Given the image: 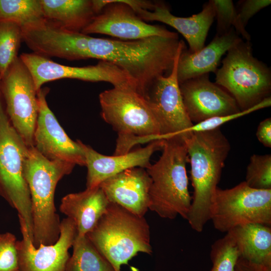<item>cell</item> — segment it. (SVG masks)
I'll use <instances>...</instances> for the list:
<instances>
[{
  "mask_svg": "<svg viewBox=\"0 0 271 271\" xmlns=\"http://www.w3.org/2000/svg\"><path fill=\"white\" fill-rule=\"evenodd\" d=\"M210 256L212 265L209 271H234L239 255L234 241L226 233L212 244Z\"/></svg>",
  "mask_w": 271,
  "mask_h": 271,
  "instance_id": "27",
  "label": "cell"
},
{
  "mask_svg": "<svg viewBox=\"0 0 271 271\" xmlns=\"http://www.w3.org/2000/svg\"><path fill=\"white\" fill-rule=\"evenodd\" d=\"M45 20L69 31L81 32L96 15L92 0H40Z\"/></svg>",
  "mask_w": 271,
  "mask_h": 271,
  "instance_id": "22",
  "label": "cell"
},
{
  "mask_svg": "<svg viewBox=\"0 0 271 271\" xmlns=\"http://www.w3.org/2000/svg\"><path fill=\"white\" fill-rule=\"evenodd\" d=\"M65 271H116L87 236L77 235Z\"/></svg>",
  "mask_w": 271,
  "mask_h": 271,
  "instance_id": "23",
  "label": "cell"
},
{
  "mask_svg": "<svg viewBox=\"0 0 271 271\" xmlns=\"http://www.w3.org/2000/svg\"><path fill=\"white\" fill-rule=\"evenodd\" d=\"M212 1L217 20L216 34H225L233 27L238 35H241L245 41H250V36L241 24L232 1Z\"/></svg>",
  "mask_w": 271,
  "mask_h": 271,
  "instance_id": "26",
  "label": "cell"
},
{
  "mask_svg": "<svg viewBox=\"0 0 271 271\" xmlns=\"http://www.w3.org/2000/svg\"><path fill=\"white\" fill-rule=\"evenodd\" d=\"M20 58L30 72L37 92L44 83L64 78L106 82L114 87L137 92L134 82L128 74L107 61L99 60L95 65L76 67L61 65L34 53H23Z\"/></svg>",
  "mask_w": 271,
  "mask_h": 271,
  "instance_id": "10",
  "label": "cell"
},
{
  "mask_svg": "<svg viewBox=\"0 0 271 271\" xmlns=\"http://www.w3.org/2000/svg\"><path fill=\"white\" fill-rule=\"evenodd\" d=\"M242 40L232 27L225 34H216L208 45L197 53L190 52L185 45L178 61L179 83L210 72L215 73L222 56Z\"/></svg>",
  "mask_w": 271,
  "mask_h": 271,
  "instance_id": "19",
  "label": "cell"
},
{
  "mask_svg": "<svg viewBox=\"0 0 271 271\" xmlns=\"http://www.w3.org/2000/svg\"><path fill=\"white\" fill-rule=\"evenodd\" d=\"M101 116L117 133L114 155L139 144L160 140L159 125L146 100L136 91L114 87L100 93Z\"/></svg>",
  "mask_w": 271,
  "mask_h": 271,
  "instance_id": "5",
  "label": "cell"
},
{
  "mask_svg": "<svg viewBox=\"0 0 271 271\" xmlns=\"http://www.w3.org/2000/svg\"><path fill=\"white\" fill-rule=\"evenodd\" d=\"M28 149L9 119L0 90V196L24 220L32 241L31 199L24 174Z\"/></svg>",
  "mask_w": 271,
  "mask_h": 271,
  "instance_id": "7",
  "label": "cell"
},
{
  "mask_svg": "<svg viewBox=\"0 0 271 271\" xmlns=\"http://www.w3.org/2000/svg\"><path fill=\"white\" fill-rule=\"evenodd\" d=\"M144 21H158L178 31L187 41L191 53H197L204 47L209 30L215 16L212 1L205 3L201 12L189 17L173 15L164 3H155L152 11L132 8Z\"/></svg>",
  "mask_w": 271,
  "mask_h": 271,
  "instance_id": "18",
  "label": "cell"
},
{
  "mask_svg": "<svg viewBox=\"0 0 271 271\" xmlns=\"http://www.w3.org/2000/svg\"><path fill=\"white\" fill-rule=\"evenodd\" d=\"M0 90L11 124L29 147L34 146L38 112L37 91L30 72L20 57L0 79Z\"/></svg>",
  "mask_w": 271,
  "mask_h": 271,
  "instance_id": "9",
  "label": "cell"
},
{
  "mask_svg": "<svg viewBox=\"0 0 271 271\" xmlns=\"http://www.w3.org/2000/svg\"><path fill=\"white\" fill-rule=\"evenodd\" d=\"M162 155L146 170L151 179L149 209L163 218L178 215L187 220L192 203L188 189L185 141L173 138L163 140Z\"/></svg>",
  "mask_w": 271,
  "mask_h": 271,
  "instance_id": "3",
  "label": "cell"
},
{
  "mask_svg": "<svg viewBox=\"0 0 271 271\" xmlns=\"http://www.w3.org/2000/svg\"><path fill=\"white\" fill-rule=\"evenodd\" d=\"M47 87L37 92L38 112L34 133V147L44 157L51 161L60 160L75 165L85 166L82 142L69 138L49 107L46 96Z\"/></svg>",
  "mask_w": 271,
  "mask_h": 271,
  "instance_id": "13",
  "label": "cell"
},
{
  "mask_svg": "<svg viewBox=\"0 0 271 271\" xmlns=\"http://www.w3.org/2000/svg\"><path fill=\"white\" fill-rule=\"evenodd\" d=\"M86 236L116 271H121V266L128 265L139 252H153L145 217L111 202Z\"/></svg>",
  "mask_w": 271,
  "mask_h": 271,
  "instance_id": "4",
  "label": "cell"
},
{
  "mask_svg": "<svg viewBox=\"0 0 271 271\" xmlns=\"http://www.w3.org/2000/svg\"><path fill=\"white\" fill-rule=\"evenodd\" d=\"M22 40L21 26L10 21H0V79L18 57Z\"/></svg>",
  "mask_w": 271,
  "mask_h": 271,
  "instance_id": "25",
  "label": "cell"
},
{
  "mask_svg": "<svg viewBox=\"0 0 271 271\" xmlns=\"http://www.w3.org/2000/svg\"><path fill=\"white\" fill-rule=\"evenodd\" d=\"M23 238L17 240L20 271H65L69 249L77 235L74 223L69 218L61 221L60 234L53 244L34 247L24 220L19 218Z\"/></svg>",
  "mask_w": 271,
  "mask_h": 271,
  "instance_id": "14",
  "label": "cell"
},
{
  "mask_svg": "<svg viewBox=\"0 0 271 271\" xmlns=\"http://www.w3.org/2000/svg\"><path fill=\"white\" fill-rule=\"evenodd\" d=\"M75 165L47 159L34 146L29 147L24 174L31 199L33 244L51 245L59 239L60 223L55 206L54 195L58 182L71 173Z\"/></svg>",
  "mask_w": 271,
  "mask_h": 271,
  "instance_id": "2",
  "label": "cell"
},
{
  "mask_svg": "<svg viewBox=\"0 0 271 271\" xmlns=\"http://www.w3.org/2000/svg\"><path fill=\"white\" fill-rule=\"evenodd\" d=\"M44 19L40 0H0V21L22 27Z\"/></svg>",
  "mask_w": 271,
  "mask_h": 271,
  "instance_id": "24",
  "label": "cell"
},
{
  "mask_svg": "<svg viewBox=\"0 0 271 271\" xmlns=\"http://www.w3.org/2000/svg\"><path fill=\"white\" fill-rule=\"evenodd\" d=\"M179 86L185 108L193 124L241 111L229 93L210 80L209 74L187 80L179 83Z\"/></svg>",
  "mask_w": 271,
  "mask_h": 271,
  "instance_id": "15",
  "label": "cell"
},
{
  "mask_svg": "<svg viewBox=\"0 0 271 271\" xmlns=\"http://www.w3.org/2000/svg\"><path fill=\"white\" fill-rule=\"evenodd\" d=\"M215 72V83L224 89L244 110L270 97V68L253 56L250 41L230 48Z\"/></svg>",
  "mask_w": 271,
  "mask_h": 271,
  "instance_id": "6",
  "label": "cell"
},
{
  "mask_svg": "<svg viewBox=\"0 0 271 271\" xmlns=\"http://www.w3.org/2000/svg\"><path fill=\"white\" fill-rule=\"evenodd\" d=\"M245 183L260 190L271 189V155H252L247 167Z\"/></svg>",
  "mask_w": 271,
  "mask_h": 271,
  "instance_id": "28",
  "label": "cell"
},
{
  "mask_svg": "<svg viewBox=\"0 0 271 271\" xmlns=\"http://www.w3.org/2000/svg\"><path fill=\"white\" fill-rule=\"evenodd\" d=\"M110 202L98 186L66 195L61 200L60 211L71 219L77 236H85L94 227Z\"/></svg>",
  "mask_w": 271,
  "mask_h": 271,
  "instance_id": "20",
  "label": "cell"
},
{
  "mask_svg": "<svg viewBox=\"0 0 271 271\" xmlns=\"http://www.w3.org/2000/svg\"><path fill=\"white\" fill-rule=\"evenodd\" d=\"M185 141L194 190L187 220L193 230L201 232L210 220L214 195L230 145L220 128L192 133Z\"/></svg>",
  "mask_w": 271,
  "mask_h": 271,
  "instance_id": "1",
  "label": "cell"
},
{
  "mask_svg": "<svg viewBox=\"0 0 271 271\" xmlns=\"http://www.w3.org/2000/svg\"><path fill=\"white\" fill-rule=\"evenodd\" d=\"M17 241L11 232L0 233V271H20Z\"/></svg>",
  "mask_w": 271,
  "mask_h": 271,
  "instance_id": "29",
  "label": "cell"
},
{
  "mask_svg": "<svg viewBox=\"0 0 271 271\" xmlns=\"http://www.w3.org/2000/svg\"><path fill=\"white\" fill-rule=\"evenodd\" d=\"M234 271H271V268L252 262L239 256Z\"/></svg>",
  "mask_w": 271,
  "mask_h": 271,
  "instance_id": "32",
  "label": "cell"
},
{
  "mask_svg": "<svg viewBox=\"0 0 271 271\" xmlns=\"http://www.w3.org/2000/svg\"><path fill=\"white\" fill-rule=\"evenodd\" d=\"M151 182L145 169L136 167L105 180L99 186L110 202L144 217L149 210Z\"/></svg>",
  "mask_w": 271,
  "mask_h": 271,
  "instance_id": "17",
  "label": "cell"
},
{
  "mask_svg": "<svg viewBox=\"0 0 271 271\" xmlns=\"http://www.w3.org/2000/svg\"><path fill=\"white\" fill-rule=\"evenodd\" d=\"M270 4V0H245L239 2L236 11L241 24L245 28L250 18Z\"/></svg>",
  "mask_w": 271,
  "mask_h": 271,
  "instance_id": "30",
  "label": "cell"
},
{
  "mask_svg": "<svg viewBox=\"0 0 271 271\" xmlns=\"http://www.w3.org/2000/svg\"><path fill=\"white\" fill-rule=\"evenodd\" d=\"M256 136L264 147H271V118L268 117L262 120L258 125Z\"/></svg>",
  "mask_w": 271,
  "mask_h": 271,
  "instance_id": "31",
  "label": "cell"
},
{
  "mask_svg": "<svg viewBox=\"0 0 271 271\" xmlns=\"http://www.w3.org/2000/svg\"><path fill=\"white\" fill-rule=\"evenodd\" d=\"M180 53L177 57L171 73L157 79L145 98L159 125L160 140L173 138L185 140V130L193 125L183 104L177 78Z\"/></svg>",
  "mask_w": 271,
  "mask_h": 271,
  "instance_id": "11",
  "label": "cell"
},
{
  "mask_svg": "<svg viewBox=\"0 0 271 271\" xmlns=\"http://www.w3.org/2000/svg\"><path fill=\"white\" fill-rule=\"evenodd\" d=\"M106 5L81 33L100 34L124 40L154 36L178 38L176 33L143 21L124 0H105Z\"/></svg>",
  "mask_w": 271,
  "mask_h": 271,
  "instance_id": "12",
  "label": "cell"
},
{
  "mask_svg": "<svg viewBox=\"0 0 271 271\" xmlns=\"http://www.w3.org/2000/svg\"><path fill=\"white\" fill-rule=\"evenodd\" d=\"M82 146L87 168L86 188H91L125 170L136 167L146 169L151 164L150 159L153 154L162 150L163 140L153 141L144 148L125 154L111 156L101 154L82 143Z\"/></svg>",
  "mask_w": 271,
  "mask_h": 271,
  "instance_id": "16",
  "label": "cell"
},
{
  "mask_svg": "<svg viewBox=\"0 0 271 271\" xmlns=\"http://www.w3.org/2000/svg\"><path fill=\"white\" fill-rule=\"evenodd\" d=\"M210 220L214 228L222 233L248 223L271 226V189H254L245 181L229 189L218 187Z\"/></svg>",
  "mask_w": 271,
  "mask_h": 271,
  "instance_id": "8",
  "label": "cell"
},
{
  "mask_svg": "<svg viewBox=\"0 0 271 271\" xmlns=\"http://www.w3.org/2000/svg\"><path fill=\"white\" fill-rule=\"evenodd\" d=\"M234 241L239 256L271 268V227L258 223L237 226L227 233Z\"/></svg>",
  "mask_w": 271,
  "mask_h": 271,
  "instance_id": "21",
  "label": "cell"
}]
</instances>
